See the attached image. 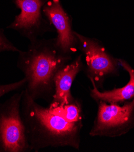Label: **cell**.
<instances>
[{
	"instance_id": "6da1fadb",
	"label": "cell",
	"mask_w": 134,
	"mask_h": 152,
	"mask_svg": "<svg viewBox=\"0 0 134 152\" xmlns=\"http://www.w3.org/2000/svg\"><path fill=\"white\" fill-rule=\"evenodd\" d=\"M21 110L27 140L32 151L36 152L49 147L79 149L82 121L69 122L49 107L39 104L25 90Z\"/></svg>"
},
{
	"instance_id": "7a4b0ae2",
	"label": "cell",
	"mask_w": 134,
	"mask_h": 152,
	"mask_svg": "<svg viewBox=\"0 0 134 152\" xmlns=\"http://www.w3.org/2000/svg\"><path fill=\"white\" fill-rule=\"evenodd\" d=\"M71 59L58 51L54 39L38 38L30 42L26 50L18 53L17 59V67L27 80L25 92L35 101L51 102L54 94L55 75Z\"/></svg>"
},
{
	"instance_id": "3957f363",
	"label": "cell",
	"mask_w": 134,
	"mask_h": 152,
	"mask_svg": "<svg viewBox=\"0 0 134 152\" xmlns=\"http://www.w3.org/2000/svg\"><path fill=\"white\" fill-rule=\"evenodd\" d=\"M24 89L0 104V152L32 151L27 140L21 116Z\"/></svg>"
},
{
	"instance_id": "277c9868",
	"label": "cell",
	"mask_w": 134,
	"mask_h": 152,
	"mask_svg": "<svg viewBox=\"0 0 134 152\" xmlns=\"http://www.w3.org/2000/svg\"><path fill=\"white\" fill-rule=\"evenodd\" d=\"M97 118L90 132L92 136H115L125 133L134 118V97L123 106L99 101Z\"/></svg>"
},
{
	"instance_id": "5b68a950",
	"label": "cell",
	"mask_w": 134,
	"mask_h": 152,
	"mask_svg": "<svg viewBox=\"0 0 134 152\" xmlns=\"http://www.w3.org/2000/svg\"><path fill=\"white\" fill-rule=\"evenodd\" d=\"M50 0H12L20 13L15 16L7 28L33 41L51 30L50 23L43 17L42 9Z\"/></svg>"
},
{
	"instance_id": "8992f818",
	"label": "cell",
	"mask_w": 134,
	"mask_h": 152,
	"mask_svg": "<svg viewBox=\"0 0 134 152\" xmlns=\"http://www.w3.org/2000/svg\"><path fill=\"white\" fill-rule=\"evenodd\" d=\"M42 12L57 32L55 46L62 55L71 56L76 51L79 41L72 28L71 20L64 9L60 0H50L44 5Z\"/></svg>"
},
{
	"instance_id": "52a82bcc",
	"label": "cell",
	"mask_w": 134,
	"mask_h": 152,
	"mask_svg": "<svg viewBox=\"0 0 134 152\" xmlns=\"http://www.w3.org/2000/svg\"><path fill=\"white\" fill-rule=\"evenodd\" d=\"M74 35L79 41L78 48L83 52L86 62L88 77L99 81L105 76L115 73L117 63L105 49L95 39L84 37L76 32Z\"/></svg>"
},
{
	"instance_id": "ba28073f",
	"label": "cell",
	"mask_w": 134,
	"mask_h": 152,
	"mask_svg": "<svg viewBox=\"0 0 134 152\" xmlns=\"http://www.w3.org/2000/svg\"><path fill=\"white\" fill-rule=\"evenodd\" d=\"M83 69L82 56L79 55L56 73L54 81V94L49 107L63 106L75 99L71 94V88L74 79Z\"/></svg>"
},
{
	"instance_id": "9c48e42d",
	"label": "cell",
	"mask_w": 134,
	"mask_h": 152,
	"mask_svg": "<svg viewBox=\"0 0 134 152\" xmlns=\"http://www.w3.org/2000/svg\"><path fill=\"white\" fill-rule=\"evenodd\" d=\"M119 62L129 74V82L123 87L101 92L98 90L94 80L89 78L93 87V88L90 90L91 96L96 101H105L109 104H118L134 97V70L125 61L119 59Z\"/></svg>"
},
{
	"instance_id": "30bf717a",
	"label": "cell",
	"mask_w": 134,
	"mask_h": 152,
	"mask_svg": "<svg viewBox=\"0 0 134 152\" xmlns=\"http://www.w3.org/2000/svg\"><path fill=\"white\" fill-rule=\"evenodd\" d=\"M49 108L53 112L64 118L69 122L77 123L82 121L81 105L76 99L63 106L49 107Z\"/></svg>"
},
{
	"instance_id": "8fae6325",
	"label": "cell",
	"mask_w": 134,
	"mask_h": 152,
	"mask_svg": "<svg viewBox=\"0 0 134 152\" xmlns=\"http://www.w3.org/2000/svg\"><path fill=\"white\" fill-rule=\"evenodd\" d=\"M27 84V80L24 77L20 81L6 84H0V98L11 92L17 91L21 88H25Z\"/></svg>"
},
{
	"instance_id": "7c38bea8",
	"label": "cell",
	"mask_w": 134,
	"mask_h": 152,
	"mask_svg": "<svg viewBox=\"0 0 134 152\" xmlns=\"http://www.w3.org/2000/svg\"><path fill=\"white\" fill-rule=\"evenodd\" d=\"M21 51L6 36L4 30L0 27V53L5 52H18Z\"/></svg>"
}]
</instances>
